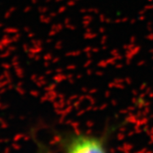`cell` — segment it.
Returning <instances> with one entry per match:
<instances>
[{"mask_svg": "<svg viewBox=\"0 0 153 153\" xmlns=\"http://www.w3.org/2000/svg\"><path fill=\"white\" fill-rule=\"evenodd\" d=\"M37 153H52V152H50L48 151V150H45V149H41V150H40Z\"/></svg>", "mask_w": 153, "mask_h": 153, "instance_id": "2", "label": "cell"}, {"mask_svg": "<svg viewBox=\"0 0 153 153\" xmlns=\"http://www.w3.org/2000/svg\"><path fill=\"white\" fill-rule=\"evenodd\" d=\"M108 134L67 131L59 138L61 153H110Z\"/></svg>", "mask_w": 153, "mask_h": 153, "instance_id": "1", "label": "cell"}]
</instances>
